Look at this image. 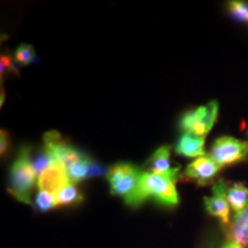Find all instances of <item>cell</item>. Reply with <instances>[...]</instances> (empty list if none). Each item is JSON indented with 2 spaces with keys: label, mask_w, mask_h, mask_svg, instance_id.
<instances>
[{
  "label": "cell",
  "mask_w": 248,
  "mask_h": 248,
  "mask_svg": "<svg viewBox=\"0 0 248 248\" xmlns=\"http://www.w3.org/2000/svg\"><path fill=\"white\" fill-rule=\"evenodd\" d=\"M43 141H44V147L47 148L54 156L55 162L63 166L66 169L86 155L84 152L77 150L69 144V141L62 138L58 131L46 132L43 137Z\"/></svg>",
  "instance_id": "8992f818"
},
{
  "label": "cell",
  "mask_w": 248,
  "mask_h": 248,
  "mask_svg": "<svg viewBox=\"0 0 248 248\" xmlns=\"http://www.w3.org/2000/svg\"><path fill=\"white\" fill-rule=\"evenodd\" d=\"M229 204L235 214L243 212L248 207V187L243 183H234L229 186L228 193H226Z\"/></svg>",
  "instance_id": "4fadbf2b"
},
{
  "label": "cell",
  "mask_w": 248,
  "mask_h": 248,
  "mask_svg": "<svg viewBox=\"0 0 248 248\" xmlns=\"http://www.w3.org/2000/svg\"><path fill=\"white\" fill-rule=\"evenodd\" d=\"M36 177L35 170L32 168L31 148L24 145L18 150L16 157L9 170L7 191L21 202L32 204L31 192L35 186Z\"/></svg>",
  "instance_id": "7a4b0ae2"
},
{
  "label": "cell",
  "mask_w": 248,
  "mask_h": 248,
  "mask_svg": "<svg viewBox=\"0 0 248 248\" xmlns=\"http://www.w3.org/2000/svg\"><path fill=\"white\" fill-rule=\"evenodd\" d=\"M35 207L40 213H46L48 210L58 208L55 194H52L46 191H39L36 195Z\"/></svg>",
  "instance_id": "e0dca14e"
},
{
  "label": "cell",
  "mask_w": 248,
  "mask_h": 248,
  "mask_svg": "<svg viewBox=\"0 0 248 248\" xmlns=\"http://www.w3.org/2000/svg\"><path fill=\"white\" fill-rule=\"evenodd\" d=\"M107 172H108V169L106 168V167H104L101 163H99L98 161L92 159L91 163H90L88 178L99 177V176L104 175V173H107Z\"/></svg>",
  "instance_id": "44dd1931"
},
{
  "label": "cell",
  "mask_w": 248,
  "mask_h": 248,
  "mask_svg": "<svg viewBox=\"0 0 248 248\" xmlns=\"http://www.w3.org/2000/svg\"><path fill=\"white\" fill-rule=\"evenodd\" d=\"M229 185L219 179L213 186V197H204L203 203L206 212L210 216L219 219L223 226L230 224V204H229L226 193H228Z\"/></svg>",
  "instance_id": "52a82bcc"
},
{
  "label": "cell",
  "mask_w": 248,
  "mask_h": 248,
  "mask_svg": "<svg viewBox=\"0 0 248 248\" xmlns=\"http://www.w3.org/2000/svg\"><path fill=\"white\" fill-rule=\"evenodd\" d=\"M176 153L186 157H201L206 155L204 150V137L183 133L178 139L175 148Z\"/></svg>",
  "instance_id": "8fae6325"
},
{
  "label": "cell",
  "mask_w": 248,
  "mask_h": 248,
  "mask_svg": "<svg viewBox=\"0 0 248 248\" xmlns=\"http://www.w3.org/2000/svg\"><path fill=\"white\" fill-rule=\"evenodd\" d=\"M217 115H218V101L212 100L204 106L186 111L179 121V128L183 133L204 137L215 124Z\"/></svg>",
  "instance_id": "3957f363"
},
{
  "label": "cell",
  "mask_w": 248,
  "mask_h": 248,
  "mask_svg": "<svg viewBox=\"0 0 248 248\" xmlns=\"http://www.w3.org/2000/svg\"><path fill=\"white\" fill-rule=\"evenodd\" d=\"M221 169L209 155H204L187 164L183 178L199 186H207L214 183Z\"/></svg>",
  "instance_id": "ba28073f"
},
{
  "label": "cell",
  "mask_w": 248,
  "mask_h": 248,
  "mask_svg": "<svg viewBox=\"0 0 248 248\" xmlns=\"http://www.w3.org/2000/svg\"><path fill=\"white\" fill-rule=\"evenodd\" d=\"M209 156L221 168L241 162L248 156V142L223 136L214 141Z\"/></svg>",
  "instance_id": "5b68a950"
},
{
  "label": "cell",
  "mask_w": 248,
  "mask_h": 248,
  "mask_svg": "<svg viewBox=\"0 0 248 248\" xmlns=\"http://www.w3.org/2000/svg\"><path fill=\"white\" fill-rule=\"evenodd\" d=\"M222 248H244V247L239 246V245H238L237 243H234V241L228 240V241H226V243L224 244V246H223Z\"/></svg>",
  "instance_id": "603a6c76"
},
{
  "label": "cell",
  "mask_w": 248,
  "mask_h": 248,
  "mask_svg": "<svg viewBox=\"0 0 248 248\" xmlns=\"http://www.w3.org/2000/svg\"><path fill=\"white\" fill-rule=\"evenodd\" d=\"M0 76L4 78V74L7 73H17L16 66H15L14 58H12L8 53H2L1 59H0Z\"/></svg>",
  "instance_id": "ffe728a7"
},
{
  "label": "cell",
  "mask_w": 248,
  "mask_h": 248,
  "mask_svg": "<svg viewBox=\"0 0 248 248\" xmlns=\"http://www.w3.org/2000/svg\"><path fill=\"white\" fill-rule=\"evenodd\" d=\"M69 183L66 168L58 163L46 169L37 179L39 191H46L52 194H57L63 186Z\"/></svg>",
  "instance_id": "9c48e42d"
},
{
  "label": "cell",
  "mask_w": 248,
  "mask_h": 248,
  "mask_svg": "<svg viewBox=\"0 0 248 248\" xmlns=\"http://www.w3.org/2000/svg\"><path fill=\"white\" fill-rule=\"evenodd\" d=\"M1 135H0V154L1 156H4L5 154L8 153L9 147H11V137H9V133L6 130H1Z\"/></svg>",
  "instance_id": "7402d4cb"
},
{
  "label": "cell",
  "mask_w": 248,
  "mask_h": 248,
  "mask_svg": "<svg viewBox=\"0 0 248 248\" xmlns=\"http://www.w3.org/2000/svg\"><path fill=\"white\" fill-rule=\"evenodd\" d=\"M228 240L234 241L241 247H248V207L234 214L232 222L226 226Z\"/></svg>",
  "instance_id": "30bf717a"
},
{
  "label": "cell",
  "mask_w": 248,
  "mask_h": 248,
  "mask_svg": "<svg viewBox=\"0 0 248 248\" xmlns=\"http://www.w3.org/2000/svg\"><path fill=\"white\" fill-rule=\"evenodd\" d=\"M244 248H248V247H244Z\"/></svg>",
  "instance_id": "cb8c5ba5"
},
{
  "label": "cell",
  "mask_w": 248,
  "mask_h": 248,
  "mask_svg": "<svg viewBox=\"0 0 248 248\" xmlns=\"http://www.w3.org/2000/svg\"><path fill=\"white\" fill-rule=\"evenodd\" d=\"M147 167L150 172L162 175L171 170L170 166V146H161L154 152L153 155L147 161Z\"/></svg>",
  "instance_id": "7c38bea8"
},
{
  "label": "cell",
  "mask_w": 248,
  "mask_h": 248,
  "mask_svg": "<svg viewBox=\"0 0 248 248\" xmlns=\"http://www.w3.org/2000/svg\"><path fill=\"white\" fill-rule=\"evenodd\" d=\"M14 59L15 61L22 64V66H28V64L32 63L35 61V49L29 44L18 45L14 52Z\"/></svg>",
  "instance_id": "d6986e66"
},
{
  "label": "cell",
  "mask_w": 248,
  "mask_h": 248,
  "mask_svg": "<svg viewBox=\"0 0 248 248\" xmlns=\"http://www.w3.org/2000/svg\"><path fill=\"white\" fill-rule=\"evenodd\" d=\"M58 207H70L79 204L84 200V195L77 188L75 184H67L55 194Z\"/></svg>",
  "instance_id": "5bb4252c"
},
{
  "label": "cell",
  "mask_w": 248,
  "mask_h": 248,
  "mask_svg": "<svg viewBox=\"0 0 248 248\" xmlns=\"http://www.w3.org/2000/svg\"><path fill=\"white\" fill-rule=\"evenodd\" d=\"M53 164H57L54 156L52 155L51 152L44 146H43L42 150L32 157V168L35 170L37 177H39L46 169H48L49 167L53 166Z\"/></svg>",
  "instance_id": "2e32d148"
},
{
  "label": "cell",
  "mask_w": 248,
  "mask_h": 248,
  "mask_svg": "<svg viewBox=\"0 0 248 248\" xmlns=\"http://www.w3.org/2000/svg\"><path fill=\"white\" fill-rule=\"evenodd\" d=\"M179 176H181L179 167H176L169 172L162 175L142 171L137 188L124 199V202L136 208L146 200L153 199L161 206L173 208L179 203V195L176 190V183Z\"/></svg>",
  "instance_id": "6da1fadb"
},
{
  "label": "cell",
  "mask_w": 248,
  "mask_h": 248,
  "mask_svg": "<svg viewBox=\"0 0 248 248\" xmlns=\"http://www.w3.org/2000/svg\"><path fill=\"white\" fill-rule=\"evenodd\" d=\"M91 161V157L86 154L83 159L71 164L69 168L66 169L68 178H69V182L71 184H77V183L84 181V179H88L89 168Z\"/></svg>",
  "instance_id": "9a60e30c"
},
{
  "label": "cell",
  "mask_w": 248,
  "mask_h": 248,
  "mask_svg": "<svg viewBox=\"0 0 248 248\" xmlns=\"http://www.w3.org/2000/svg\"><path fill=\"white\" fill-rule=\"evenodd\" d=\"M228 11L232 17L238 22L248 24V4L238 0L228 2Z\"/></svg>",
  "instance_id": "ac0fdd59"
},
{
  "label": "cell",
  "mask_w": 248,
  "mask_h": 248,
  "mask_svg": "<svg viewBox=\"0 0 248 248\" xmlns=\"http://www.w3.org/2000/svg\"><path fill=\"white\" fill-rule=\"evenodd\" d=\"M141 173L142 170L132 163L120 162L114 164L106 173L110 193L116 197H122L123 199L128 198L137 188Z\"/></svg>",
  "instance_id": "277c9868"
}]
</instances>
